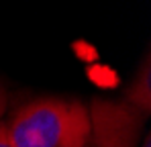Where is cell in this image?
I'll use <instances>...</instances> for the list:
<instances>
[{
	"mask_svg": "<svg viewBox=\"0 0 151 147\" xmlns=\"http://www.w3.org/2000/svg\"><path fill=\"white\" fill-rule=\"evenodd\" d=\"M6 110H8V92H6V86L0 82V122L4 119Z\"/></svg>",
	"mask_w": 151,
	"mask_h": 147,
	"instance_id": "obj_4",
	"label": "cell"
},
{
	"mask_svg": "<svg viewBox=\"0 0 151 147\" xmlns=\"http://www.w3.org/2000/svg\"><path fill=\"white\" fill-rule=\"evenodd\" d=\"M14 147H82L88 131V106L72 98H37L4 121Z\"/></svg>",
	"mask_w": 151,
	"mask_h": 147,
	"instance_id": "obj_1",
	"label": "cell"
},
{
	"mask_svg": "<svg viewBox=\"0 0 151 147\" xmlns=\"http://www.w3.org/2000/svg\"><path fill=\"white\" fill-rule=\"evenodd\" d=\"M90 131L82 147H139L145 117L123 100L94 98L88 106Z\"/></svg>",
	"mask_w": 151,
	"mask_h": 147,
	"instance_id": "obj_2",
	"label": "cell"
},
{
	"mask_svg": "<svg viewBox=\"0 0 151 147\" xmlns=\"http://www.w3.org/2000/svg\"><path fill=\"white\" fill-rule=\"evenodd\" d=\"M0 147H14V145H12V141H10V137H8V133H6L4 121L0 122Z\"/></svg>",
	"mask_w": 151,
	"mask_h": 147,
	"instance_id": "obj_5",
	"label": "cell"
},
{
	"mask_svg": "<svg viewBox=\"0 0 151 147\" xmlns=\"http://www.w3.org/2000/svg\"><path fill=\"white\" fill-rule=\"evenodd\" d=\"M131 108H135L141 117H147L151 110V68H149V57H145L143 68L137 72L135 80L129 84L125 90V98Z\"/></svg>",
	"mask_w": 151,
	"mask_h": 147,
	"instance_id": "obj_3",
	"label": "cell"
},
{
	"mask_svg": "<svg viewBox=\"0 0 151 147\" xmlns=\"http://www.w3.org/2000/svg\"><path fill=\"white\" fill-rule=\"evenodd\" d=\"M139 147H151V137H149V135H143L141 145H139Z\"/></svg>",
	"mask_w": 151,
	"mask_h": 147,
	"instance_id": "obj_6",
	"label": "cell"
}]
</instances>
